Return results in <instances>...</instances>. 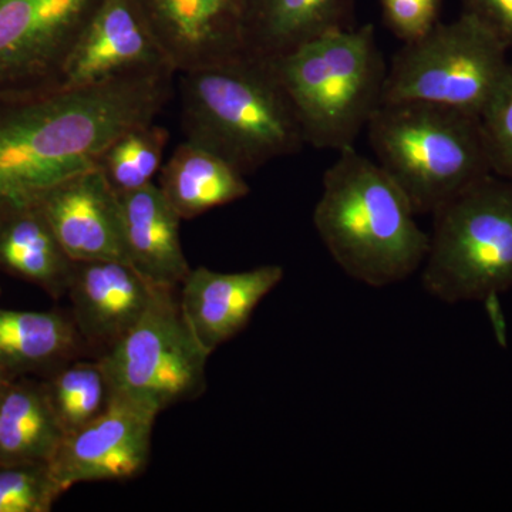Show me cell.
<instances>
[{"mask_svg": "<svg viewBox=\"0 0 512 512\" xmlns=\"http://www.w3.org/2000/svg\"><path fill=\"white\" fill-rule=\"evenodd\" d=\"M441 0H382L387 28L403 43L412 42L437 23Z\"/></svg>", "mask_w": 512, "mask_h": 512, "instance_id": "obj_26", "label": "cell"}, {"mask_svg": "<svg viewBox=\"0 0 512 512\" xmlns=\"http://www.w3.org/2000/svg\"><path fill=\"white\" fill-rule=\"evenodd\" d=\"M5 386H6V384H5ZM5 386H3V387H5ZM3 387H2V389H0V397H2Z\"/></svg>", "mask_w": 512, "mask_h": 512, "instance_id": "obj_29", "label": "cell"}, {"mask_svg": "<svg viewBox=\"0 0 512 512\" xmlns=\"http://www.w3.org/2000/svg\"><path fill=\"white\" fill-rule=\"evenodd\" d=\"M177 73L245 53L249 0H138Z\"/></svg>", "mask_w": 512, "mask_h": 512, "instance_id": "obj_13", "label": "cell"}, {"mask_svg": "<svg viewBox=\"0 0 512 512\" xmlns=\"http://www.w3.org/2000/svg\"><path fill=\"white\" fill-rule=\"evenodd\" d=\"M178 74L185 140L242 174L306 146L292 101L269 60L244 55Z\"/></svg>", "mask_w": 512, "mask_h": 512, "instance_id": "obj_3", "label": "cell"}, {"mask_svg": "<svg viewBox=\"0 0 512 512\" xmlns=\"http://www.w3.org/2000/svg\"><path fill=\"white\" fill-rule=\"evenodd\" d=\"M463 8L512 52V0H463Z\"/></svg>", "mask_w": 512, "mask_h": 512, "instance_id": "obj_27", "label": "cell"}, {"mask_svg": "<svg viewBox=\"0 0 512 512\" xmlns=\"http://www.w3.org/2000/svg\"><path fill=\"white\" fill-rule=\"evenodd\" d=\"M245 177L221 157L185 140L161 167L157 185L184 221L247 197L251 188Z\"/></svg>", "mask_w": 512, "mask_h": 512, "instance_id": "obj_18", "label": "cell"}, {"mask_svg": "<svg viewBox=\"0 0 512 512\" xmlns=\"http://www.w3.org/2000/svg\"><path fill=\"white\" fill-rule=\"evenodd\" d=\"M173 291L158 286L136 325L99 356L114 394L157 414L197 399L207 387L211 355L192 333Z\"/></svg>", "mask_w": 512, "mask_h": 512, "instance_id": "obj_8", "label": "cell"}, {"mask_svg": "<svg viewBox=\"0 0 512 512\" xmlns=\"http://www.w3.org/2000/svg\"><path fill=\"white\" fill-rule=\"evenodd\" d=\"M170 134L165 127L141 124L117 137L100 158L99 168L117 194L140 190L153 183L163 167Z\"/></svg>", "mask_w": 512, "mask_h": 512, "instance_id": "obj_23", "label": "cell"}, {"mask_svg": "<svg viewBox=\"0 0 512 512\" xmlns=\"http://www.w3.org/2000/svg\"><path fill=\"white\" fill-rule=\"evenodd\" d=\"M493 174L512 180V62L480 114Z\"/></svg>", "mask_w": 512, "mask_h": 512, "instance_id": "obj_25", "label": "cell"}, {"mask_svg": "<svg viewBox=\"0 0 512 512\" xmlns=\"http://www.w3.org/2000/svg\"><path fill=\"white\" fill-rule=\"evenodd\" d=\"M10 382V375L5 372V370L0 367V389H2L5 384H8Z\"/></svg>", "mask_w": 512, "mask_h": 512, "instance_id": "obj_28", "label": "cell"}, {"mask_svg": "<svg viewBox=\"0 0 512 512\" xmlns=\"http://www.w3.org/2000/svg\"><path fill=\"white\" fill-rule=\"evenodd\" d=\"M416 212L376 161L355 147L323 174L313 224L333 261L350 278L370 288L406 281L423 266L430 235Z\"/></svg>", "mask_w": 512, "mask_h": 512, "instance_id": "obj_2", "label": "cell"}, {"mask_svg": "<svg viewBox=\"0 0 512 512\" xmlns=\"http://www.w3.org/2000/svg\"><path fill=\"white\" fill-rule=\"evenodd\" d=\"M507 47L467 13L403 43L387 66L383 103L421 101L480 119L507 72Z\"/></svg>", "mask_w": 512, "mask_h": 512, "instance_id": "obj_7", "label": "cell"}, {"mask_svg": "<svg viewBox=\"0 0 512 512\" xmlns=\"http://www.w3.org/2000/svg\"><path fill=\"white\" fill-rule=\"evenodd\" d=\"M355 0H249L245 53L275 60L338 30L352 28Z\"/></svg>", "mask_w": 512, "mask_h": 512, "instance_id": "obj_17", "label": "cell"}, {"mask_svg": "<svg viewBox=\"0 0 512 512\" xmlns=\"http://www.w3.org/2000/svg\"><path fill=\"white\" fill-rule=\"evenodd\" d=\"M284 268L262 265L242 272L191 269L181 284V311L210 355L245 328L259 303L284 279Z\"/></svg>", "mask_w": 512, "mask_h": 512, "instance_id": "obj_14", "label": "cell"}, {"mask_svg": "<svg viewBox=\"0 0 512 512\" xmlns=\"http://www.w3.org/2000/svg\"><path fill=\"white\" fill-rule=\"evenodd\" d=\"M301 123L306 146L342 151L383 104L387 63L375 28L338 30L269 60Z\"/></svg>", "mask_w": 512, "mask_h": 512, "instance_id": "obj_4", "label": "cell"}, {"mask_svg": "<svg viewBox=\"0 0 512 512\" xmlns=\"http://www.w3.org/2000/svg\"><path fill=\"white\" fill-rule=\"evenodd\" d=\"M100 0H0V96L59 86Z\"/></svg>", "mask_w": 512, "mask_h": 512, "instance_id": "obj_9", "label": "cell"}, {"mask_svg": "<svg viewBox=\"0 0 512 512\" xmlns=\"http://www.w3.org/2000/svg\"><path fill=\"white\" fill-rule=\"evenodd\" d=\"M157 288L124 262H74L66 295L83 342L101 355L113 348L146 313Z\"/></svg>", "mask_w": 512, "mask_h": 512, "instance_id": "obj_15", "label": "cell"}, {"mask_svg": "<svg viewBox=\"0 0 512 512\" xmlns=\"http://www.w3.org/2000/svg\"><path fill=\"white\" fill-rule=\"evenodd\" d=\"M421 282L444 303L512 289V180L490 174L433 212Z\"/></svg>", "mask_w": 512, "mask_h": 512, "instance_id": "obj_6", "label": "cell"}, {"mask_svg": "<svg viewBox=\"0 0 512 512\" xmlns=\"http://www.w3.org/2000/svg\"><path fill=\"white\" fill-rule=\"evenodd\" d=\"M45 389L64 434L79 430L99 417L114 397L100 359L66 363L57 369Z\"/></svg>", "mask_w": 512, "mask_h": 512, "instance_id": "obj_22", "label": "cell"}, {"mask_svg": "<svg viewBox=\"0 0 512 512\" xmlns=\"http://www.w3.org/2000/svg\"><path fill=\"white\" fill-rule=\"evenodd\" d=\"M64 431L45 384L8 383L0 397V466L49 464Z\"/></svg>", "mask_w": 512, "mask_h": 512, "instance_id": "obj_21", "label": "cell"}, {"mask_svg": "<svg viewBox=\"0 0 512 512\" xmlns=\"http://www.w3.org/2000/svg\"><path fill=\"white\" fill-rule=\"evenodd\" d=\"M36 204L73 262L128 265L119 195L99 167L53 185Z\"/></svg>", "mask_w": 512, "mask_h": 512, "instance_id": "obj_12", "label": "cell"}, {"mask_svg": "<svg viewBox=\"0 0 512 512\" xmlns=\"http://www.w3.org/2000/svg\"><path fill=\"white\" fill-rule=\"evenodd\" d=\"M83 343L72 316L0 308V367L10 376L59 369L79 355Z\"/></svg>", "mask_w": 512, "mask_h": 512, "instance_id": "obj_20", "label": "cell"}, {"mask_svg": "<svg viewBox=\"0 0 512 512\" xmlns=\"http://www.w3.org/2000/svg\"><path fill=\"white\" fill-rule=\"evenodd\" d=\"M0 269L39 286L53 298L66 295L74 262L37 204L0 214Z\"/></svg>", "mask_w": 512, "mask_h": 512, "instance_id": "obj_19", "label": "cell"}, {"mask_svg": "<svg viewBox=\"0 0 512 512\" xmlns=\"http://www.w3.org/2000/svg\"><path fill=\"white\" fill-rule=\"evenodd\" d=\"M175 74L148 70L0 96V214L36 204L53 185L99 167L117 137L156 121L173 96Z\"/></svg>", "mask_w": 512, "mask_h": 512, "instance_id": "obj_1", "label": "cell"}, {"mask_svg": "<svg viewBox=\"0 0 512 512\" xmlns=\"http://www.w3.org/2000/svg\"><path fill=\"white\" fill-rule=\"evenodd\" d=\"M160 414L114 394L99 417L64 434L49 468L63 493L74 485L123 481L140 476L151 454Z\"/></svg>", "mask_w": 512, "mask_h": 512, "instance_id": "obj_10", "label": "cell"}, {"mask_svg": "<svg viewBox=\"0 0 512 512\" xmlns=\"http://www.w3.org/2000/svg\"><path fill=\"white\" fill-rule=\"evenodd\" d=\"M117 195L128 265L153 285L181 286L192 268L181 244L180 215L154 183Z\"/></svg>", "mask_w": 512, "mask_h": 512, "instance_id": "obj_16", "label": "cell"}, {"mask_svg": "<svg viewBox=\"0 0 512 512\" xmlns=\"http://www.w3.org/2000/svg\"><path fill=\"white\" fill-rule=\"evenodd\" d=\"M62 494L49 464L0 466V512H49Z\"/></svg>", "mask_w": 512, "mask_h": 512, "instance_id": "obj_24", "label": "cell"}, {"mask_svg": "<svg viewBox=\"0 0 512 512\" xmlns=\"http://www.w3.org/2000/svg\"><path fill=\"white\" fill-rule=\"evenodd\" d=\"M376 163L414 212L433 214L493 174L480 119L421 101L383 103L367 124Z\"/></svg>", "mask_w": 512, "mask_h": 512, "instance_id": "obj_5", "label": "cell"}, {"mask_svg": "<svg viewBox=\"0 0 512 512\" xmlns=\"http://www.w3.org/2000/svg\"><path fill=\"white\" fill-rule=\"evenodd\" d=\"M161 69L175 70L138 0H100L59 86H89L121 74Z\"/></svg>", "mask_w": 512, "mask_h": 512, "instance_id": "obj_11", "label": "cell"}]
</instances>
